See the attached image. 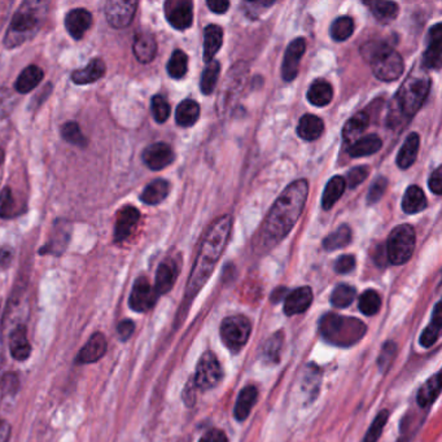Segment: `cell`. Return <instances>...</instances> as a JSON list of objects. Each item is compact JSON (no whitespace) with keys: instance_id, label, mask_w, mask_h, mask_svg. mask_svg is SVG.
Segmentation results:
<instances>
[{"instance_id":"6da1fadb","label":"cell","mask_w":442,"mask_h":442,"mask_svg":"<svg viewBox=\"0 0 442 442\" xmlns=\"http://www.w3.org/2000/svg\"><path fill=\"white\" fill-rule=\"evenodd\" d=\"M309 195L307 179L292 182L274 202L258 234L254 236V248L266 252L279 244L297 223ZM254 249V251H256Z\"/></svg>"},{"instance_id":"7a4b0ae2","label":"cell","mask_w":442,"mask_h":442,"mask_svg":"<svg viewBox=\"0 0 442 442\" xmlns=\"http://www.w3.org/2000/svg\"><path fill=\"white\" fill-rule=\"evenodd\" d=\"M231 230H233L231 216H222L209 227L200 245L199 253L191 271L190 279L187 283V289H186L187 302H190L196 297L201 288L207 284L217 262L225 252L226 245L228 243V239L231 235Z\"/></svg>"},{"instance_id":"3957f363","label":"cell","mask_w":442,"mask_h":442,"mask_svg":"<svg viewBox=\"0 0 442 442\" xmlns=\"http://www.w3.org/2000/svg\"><path fill=\"white\" fill-rule=\"evenodd\" d=\"M431 89V80L427 74L415 73L404 82L395 98V105L389 113V126H398L402 119H410L423 105Z\"/></svg>"},{"instance_id":"277c9868","label":"cell","mask_w":442,"mask_h":442,"mask_svg":"<svg viewBox=\"0 0 442 442\" xmlns=\"http://www.w3.org/2000/svg\"><path fill=\"white\" fill-rule=\"evenodd\" d=\"M48 4L45 1H25L16 10L4 38L7 48H16L27 43L43 27Z\"/></svg>"},{"instance_id":"5b68a950","label":"cell","mask_w":442,"mask_h":442,"mask_svg":"<svg viewBox=\"0 0 442 442\" xmlns=\"http://www.w3.org/2000/svg\"><path fill=\"white\" fill-rule=\"evenodd\" d=\"M319 331L327 343L349 348L361 341L367 332V327L357 318L330 313L321 319Z\"/></svg>"},{"instance_id":"8992f818","label":"cell","mask_w":442,"mask_h":442,"mask_svg":"<svg viewBox=\"0 0 442 442\" xmlns=\"http://www.w3.org/2000/svg\"><path fill=\"white\" fill-rule=\"evenodd\" d=\"M361 54L380 81H397L405 69L402 57L387 43L369 42L362 45Z\"/></svg>"},{"instance_id":"52a82bcc","label":"cell","mask_w":442,"mask_h":442,"mask_svg":"<svg viewBox=\"0 0 442 442\" xmlns=\"http://www.w3.org/2000/svg\"><path fill=\"white\" fill-rule=\"evenodd\" d=\"M415 230L413 226H397L389 235L387 243L388 261L396 266L406 263L415 249Z\"/></svg>"},{"instance_id":"ba28073f","label":"cell","mask_w":442,"mask_h":442,"mask_svg":"<svg viewBox=\"0 0 442 442\" xmlns=\"http://www.w3.org/2000/svg\"><path fill=\"white\" fill-rule=\"evenodd\" d=\"M252 332L251 321L244 316H227L221 325V336L231 351L242 349L248 343Z\"/></svg>"},{"instance_id":"9c48e42d","label":"cell","mask_w":442,"mask_h":442,"mask_svg":"<svg viewBox=\"0 0 442 442\" xmlns=\"http://www.w3.org/2000/svg\"><path fill=\"white\" fill-rule=\"evenodd\" d=\"M223 378V371L216 354L212 352L204 353L200 358L193 384L196 388L208 390L216 388Z\"/></svg>"},{"instance_id":"30bf717a","label":"cell","mask_w":442,"mask_h":442,"mask_svg":"<svg viewBox=\"0 0 442 442\" xmlns=\"http://www.w3.org/2000/svg\"><path fill=\"white\" fill-rule=\"evenodd\" d=\"M138 1L134 0H109L105 3V17L115 29L128 27L135 16Z\"/></svg>"},{"instance_id":"8fae6325","label":"cell","mask_w":442,"mask_h":442,"mask_svg":"<svg viewBox=\"0 0 442 442\" xmlns=\"http://www.w3.org/2000/svg\"><path fill=\"white\" fill-rule=\"evenodd\" d=\"M157 298L159 295L154 290V287L151 286L149 280L142 277L134 283V287L128 298V305L134 311L145 313L154 307Z\"/></svg>"},{"instance_id":"7c38bea8","label":"cell","mask_w":442,"mask_h":442,"mask_svg":"<svg viewBox=\"0 0 442 442\" xmlns=\"http://www.w3.org/2000/svg\"><path fill=\"white\" fill-rule=\"evenodd\" d=\"M169 24L177 30H187L193 22V4L190 0H170L165 3Z\"/></svg>"},{"instance_id":"4fadbf2b","label":"cell","mask_w":442,"mask_h":442,"mask_svg":"<svg viewBox=\"0 0 442 442\" xmlns=\"http://www.w3.org/2000/svg\"><path fill=\"white\" fill-rule=\"evenodd\" d=\"M307 42L304 38H297L289 43L281 65V77L286 82H292L297 77L301 59L305 54Z\"/></svg>"},{"instance_id":"5bb4252c","label":"cell","mask_w":442,"mask_h":442,"mask_svg":"<svg viewBox=\"0 0 442 442\" xmlns=\"http://www.w3.org/2000/svg\"><path fill=\"white\" fill-rule=\"evenodd\" d=\"M142 159L151 170L159 172L174 161V152L172 147L166 143H154L145 148Z\"/></svg>"},{"instance_id":"9a60e30c","label":"cell","mask_w":442,"mask_h":442,"mask_svg":"<svg viewBox=\"0 0 442 442\" xmlns=\"http://www.w3.org/2000/svg\"><path fill=\"white\" fill-rule=\"evenodd\" d=\"M140 213L134 207H125L118 212L117 222L115 227V240L117 243L125 242L134 233L139 223Z\"/></svg>"},{"instance_id":"2e32d148","label":"cell","mask_w":442,"mask_h":442,"mask_svg":"<svg viewBox=\"0 0 442 442\" xmlns=\"http://www.w3.org/2000/svg\"><path fill=\"white\" fill-rule=\"evenodd\" d=\"M313 302V290L310 287H300L292 290L284 300V313L288 316L307 311Z\"/></svg>"},{"instance_id":"e0dca14e","label":"cell","mask_w":442,"mask_h":442,"mask_svg":"<svg viewBox=\"0 0 442 442\" xmlns=\"http://www.w3.org/2000/svg\"><path fill=\"white\" fill-rule=\"evenodd\" d=\"M92 25V15L87 9H72L65 17V27L74 39H81Z\"/></svg>"},{"instance_id":"ac0fdd59","label":"cell","mask_w":442,"mask_h":442,"mask_svg":"<svg viewBox=\"0 0 442 442\" xmlns=\"http://www.w3.org/2000/svg\"><path fill=\"white\" fill-rule=\"evenodd\" d=\"M105 352H107V340L104 334L96 332L91 336L90 340L84 344V346L80 351L77 361L82 364L95 363L101 360V357L105 354Z\"/></svg>"},{"instance_id":"d6986e66","label":"cell","mask_w":442,"mask_h":442,"mask_svg":"<svg viewBox=\"0 0 442 442\" xmlns=\"http://www.w3.org/2000/svg\"><path fill=\"white\" fill-rule=\"evenodd\" d=\"M441 24H436L429 31V43L423 54V65L427 69H440L441 66Z\"/></svg>"},{"instance_id":"ffe728a7","label":"cell","mask_w":442,"mask_h":442,"mask_svg":"<svg viewBox=\"0 0 442 442\" xmlns=\"http://www.w3.org/2000/svg\"><path fill=\"white\" fill-rule=\"evenodd\" d=\"M133 50L139 63H152L157 54V42L151 33L140 31L134 38Z\"/></svg>"},{"instance_id":"44dd1931","label":"cell","mask_w":442,"mask_h":442,"mask_svg":"<svg viewBox=\"0 0 442 442\" xmlns=\"http://www.w3.org/2000/svg\"><path fill=\"white\" fill-rule=\"evenodd\" d=\"M9 352L16 361H27L31 354V344L27 339L25 325H17L9 336Z\"/></svg>"},{"instance_id":"7402d4cb","label":"cell","mask_w":442,"mask_h":442,"mask_svg":"<svg viewBox=\"0 0 442 442\" xmlns=\"http://www.w3.org/2000/svg\"><path fill=\"white\" fill-rule=\"evenodd\" d=\"M178 277V266L172 260H166L161 262L157 272H156V283H154V290L157 295H165L168 293L172 286L175 284V280Z\"/></svg>"},{"instance_id":"603a6c76","label":"cell","mask_w":442,"mask_h":442,"mask_svg":"<svg viewBox=\"0 0 442 442\" xmlns=\"http://www.w3.org/2000/svg\"><path fill=\"white\" fill-rule=\"evenodd\" d=\"M105 63L101 59H92L86 68L72 73V81L75 84H91L101 80L105 75Z\"/></svg>"},{"instance_id":"cb8c5ba5","label":"cell","mask_w":442,"mask_h":442,"mask_svg":"<svg viewBox=\"0 0 442 442\" xmlns=\"http://www.w3.org/2000/svg\"><path fill=\"white\" fill-rule=\"evenodd\" d=\"M223 43V30L218 25H208L204 30V61L208 64L214 60Z\"/></svg>"},{"instance_id":"d4e9b609","label":"cell","mask_w":442,"mask_h":442,"mask_svg":"<svg viewBox=\"0 0 442 442\" xmlns=\"http://www.w3.org/2000/svg\"><path fill=\"white\" fill-rule=\"evenodd\" d=\"M419 147H420V138L416 133L407 136L405 143L398 151L397 165L399 169L406 170L410 166H413V163H415L416 157H418Z\"/></svg>"},{"instance_id":"484cf974","label":"cell","mask_w":442,"mask_h":442,"mask_svg":"<svg viewBox=\"0 0 442 442\" xmlns=\"http://www.w3.org/2000/svg\"><path fill=\"white\" fill-rule=\"evenodd\" d=\"M257 397H258V390L253 385H248L240 392L234 410L235 418L239 422H243L249 416L257 401Z\"/></svg>"},{"instance_id":"4316f807","label":"cell","mask_w":442,"mask_h":442,"mask_svg":"<svg viewBox=\"0 0 442 442\" xmlns=\"http://www.w3.org/2000/svg\"><path fill=\"white\" fill-rule=\"evenodd\" d=\"M325 131V124L314 115H305L298 122L297 134L304 140L313 142L316 140Z\"/></svg>"},{"instance_id":"83f0119b","label":"cell","mask_w":442,"mask_h":442,"mask_svg":"<svg viewBox=\"0 0 442 442\" xmlns=\"http://www.w3.org/2000/svg\"><path fill=\"white\" fill-rule=\"evenodd\" d=\"M334 99V90L328 82L318 80L313 82L307 91V100L316 107H325Z\"/></svg>"},{"instance_id":"f1b7e54d","label":"cell","mask_w":442,"mask_h":442,"mask_svg":"<svg viewBox=\"0 0 442 442\" xmlns=\"http://www.w3.org/2000/svg\"><path fill=\"white\" fill-rule=\"evenodd\" d=\"M170 192V184L165 179L151 182L140 195V200L147 205H157L168 198Z\"/></svg>"},{"instance_id":"f546056e","label":"cell","mask_w":442,"mask_h":442,"mask_svg":"<svg viewBox=\"0 0 442 442\" xmlns=\"http://www.w3.org/2000/svg\"><path fill=\"white\" fill-rule=\"evenodd\" d=\"M383 142L379 136L372 134V135L363 136L361 139L355 140L351 147L348 154L353 159H358V157H366L371 154H376L381 148Z\"/></svg>"},{"instance_id":"4dcf8cb0","label":"cell","mask_w":442,"mask_h":442,"mask_svg":"<svg viewBox=\"0 0 442 442\" xmlns=\"http://www.w3.org/2000/svg\"><path fill=\"white\" fill-rule=\"evenodd\" d=\"M43 75H45V73L39 66H36V65L27 66L18 75L17 81H16V90L20 94H27V92L34 90L43 80Z\"/></svg>"},{"instance_id":"1f68e13d","label":"cell","mask_w":442,"mask_h":442,"mask_svg":"<svg viewBox=\"0 0 442 442\" xmlns=\"http://www.w3.org/2000/svg\"><path fill=\"white\" fill-rule=\"evenodd\" d=\"M427 208L425 192L419 186H410L402 199V210L406 214H416Z\"/></svg>"},{"instance_id":"d6a6232c","label":"cell","mask_w":442,"mask_h":442,"mask_svg":"<svg viewBox=\"0 0 442 442\" xmlns=\"http://www.w3.org/2000/svg\"><path fill=\"white\" fill-rule=\"evenodd\" d=\"M441 393V379L440 374H436L431 379L427 380L425 384L420 387L416 401L420 407H428L432 405L437 397Z\"/></svg>"},{"instance_id":"836d02e7","label":"cell","mask_w":442,"mask_h":442,"mask_svg":"<svg viewBox=\"0 0 442 442\" xmlns=\"http://www.w3.org/2000/svg\"><path fill=\"white\" fill-rule=\"evenodd\" d=\"M200 117V105L195 100H183L175 110V121L182 127L193 126Z\"/></svg>"},{"instance_id":"e575fe53","label":"cell","mask_w":442,"mask_h":442,"mask_svg":"<svg viewBox=\"0 0 442 442\" xmlns=\"http://www.w3.org/2000/svg\"><path fill=\"white\" fill-rule=\"evenodd\" d=\"M346 189L345 179L340 175H334L325 184L323 196H322V207L325 210H330L334 207L339 199L343 196L344 191Z\"/></svg>"},{"instance_id":"d590c367","label":"cell","mask_w":442,"mask_h":442,"mask_svg":"<svg viewBox=\"0 0 442 442\" xmlns=\"http://www.w3.org/2000/svg\"><path fill=\"white\" fill-rule=\"evenodd\" d=\"M370 125V116L366 112H360L353 116L344 126L343 135L345 142H353L361 135Z\"/></svg>"},{"instance_id":"8d00e7d4","label":"cell","mask_w":442,"mask_h":442,"mask_svg":"<svg viewBox=\"0 0 442 442\" xmlns=\"http://www.w3.org/2000/svg\"><path fill=\"white\" fill-rule=\"evenodd\" d=\"M352 243V228L348 225H341L337 230L328 235L323 240V248L328 252H334L336 249H341L344 246Z\"/></svg>"},{"instance_id":"74e56055","label":"cell","mask_w":442,"mask_h":442,"mask_svg":"<svg viewBox=\"0 0 442 442\" xmlns=\"http://www.w3.org/2000/svg\"><path fill=\"white\" fill-rule=\"evenodd\" d=\"M441 304L437 302L436 307H434L432 322L428 325V327L425 328L423 334L420 336V344L425 348H431L439 340L440 332H441Z\"/></svg>"},{"instance_id":"f35d334b","label":"cell","mask_w":442,"mask_h":442,"mask_svg":"<svg viewBox=\"0 0 442 442\" xmlns=\"http://www.w3.org/2000/svg\"><path fill=\"white\" fill-rule=\"evenodd\" d=\"M375 18L381 24H389L398 16V6L393 1H385V0H378V1H370L366 3Z\"/></svg>"},{"instance_id":"ab89813d","label":"cell","mask_w":442,"mask_h":442,"mask_svg":"<svg viewBox=\"0 0 442 442\" xmlns=\"http://www.w3.org/2000/svg\"><path fill=\"white\" fill-rule=\"evenodd\" d=\"M71 230L69 227H65V222H63L61 227L54 225V236L50 239L48 244L42 248L40 253H52V254H60L65 251L66 244L69 242Z\"/></svg>"},{"instance_id":"60d3db41","label":"cell","mask_w":442,"mask_h":442,"mask_svg":"<svg viewBox=\"0 0 442 442\" xmlns=\"http://www.w3.org/2000/svg\"><path fill=\"white\" fill-rule=\"evenodd\" d=\"M219 73H221V65L218 61L213 60L207 64L200 80V90L204 95H210L214 91L218 78H219Z\"/></svg>"},{"instance_id":"b9f144b4","label":"cell","mask_w":442,"mask_h":442,"mask_svg":"<svg viewBox=\"0 0 442 442\" xmlns=\"http://www.w3.org/2000/svg\"><path fill=\"white\" fill-rule=\"evenodd\" d=\"M189 71V56L182 50L174 51L168 63V73L174 80H181Z\"/></svg>"},{"instance_id":"7bdbcfd3","label":"cell","mask_w":442,"mask_h":442,"mask_svg":"<svg viewBox=\"0 0 442 442\" xmlns=\"http://www.w3.org/2000/svg\"><path fill=\"white\" fill-rule=\"evenodd\" d=\"M354 21L349 16L336 18L331 25V36L336 42H344L353 36Z\"/></svg>"},{"instance_id":"ee69618b","label":"cell","mask_w":442,"mask_h":442,"mask_svg":"<svg viewBox=\"0 0 442 442\" xmlns=\"http://www.w3.org/2000/svg\"><path fill=\"white\" fill-rule=\"evenodd\" d=\"M380 305H381V298H380L379 293L374 289H367L362 293L358 307L364 316H371L378 314Z\"/></svg>"},{"instance_id":"f6af8a7d","label":"cell","mask_w":442,"mask_h":442,"mask_svg":"<svg viewBox=\"0 0 442 442\" xmlns=\"http://www.w3.org/2000/svg\"><path fill=\"white\" fill-rule=\"evenodd\" d=\"M355 295H357V292L352 286L339 284L331 295V302L334 307L344 309V307H349L352 304L355 298Z\"/></svg>"},{"instance_id":"bcb514c9","label":"cell","mask_w":442,"mask_h":442,"mask_svg":"<svg viewBox=\"0 0 442 442\" xmlns=\"http://www.w3.org/2000/svg\"><path fill=\"white\" fill-rule=\"evenodd\" d=\"M61 135L65 142H68L69 145H77V147H86L87 145V139L83 135L81 127L77 122H66L61 127Z\"/></svg>"},{"instance_id":"7dc6e473","label":"cell","mask_w":442,"mask_h":442,"mask_svg":"<svg viewBox=\"0 0 442 442\" xmlns=\"http://www.w3.org/2000/svg\"><path fill=\"white\" fill-rule=\"evenodd\" d=\"M283 346V336L281 334H275L262 346V355L267 362L277 363L279 361L280 352Z\"/></svg>"},{"instance_id":"c3c4849f","label":"cell","mask_w":442,"mask_h":442,"mask_svg":"<svg viewBox=\"0 0 442 442\" xmlns=\"http://www.w3.org/2000/svg\"><path fill=\"white\" fill-rule=\"evenodd\" d=\"M151 110L154 115V121L159 124H163L170 117V104L168 100L163 98V95H156L151 101Z\"/></svg>"},{"instance_id":"681fc988","label":"cell","mask_w":442,"mask_h":442,"mask_svg":"<svg viewBox=\"0 0 442 442\" xmlns=\"http://www.w3.org/2000/svg\"><path fill=\"white\" fill-rule=\"evenodd\" d=\"M389 418L388 410H383L380 411L379 414L375 418V420L372 422L370 429L367 431V434L364 436L363 441L362 442H378L380 436L383 434V429L387 425Z\"/></svg>"},{"instance_id":"f907efd6","label":"cell","mask_w":442,"mask_h":442,"mask_svg":"<svg viewBox=\"0 0 442 442\" xmlns=\"http://www.w3.org/2000/svg\"><path fill=\"white\" fill-rule=\"evenodd\" d=\"M16 201L13 193L8 187H6L0 193V218L8 219L16 214Z\"/></svg>"},{"instance_id":"816d5d0a","label":"cell","mask_w":442,"mask_h":442,"mask_svg":"<svg viewBox=\"0 0 442 442\" xmlns=\"http://www.w3.org/2000/svg\"><path fill=\"white\" fill-rule=\"evenodd\" d=\"M387 187H388V179L384 178V177H380L376 181L374 182L369 193H367V204L369 205L376 204L383 198V195L385 193Z\"/></svg>"},{"instance_id":"f5cc1de1","label":"cell","mask_w":442,"mask_h":442,"mask_svg":"<svg viewBox=\"0 0 442 442\" xmlns=\"http://www.w3.org/2000/svg\"><path fill=\"white\" fill-rule=\"evenodd\" d=\"M370 169L367 166H357L348 172V177L345 179V186H348L349 189H355L357 186H360L361 183L367 179Z\"/></svg>"},{"instance_id":"db71d44e","label":"cell","mask_w":442,"mask_h":442,"mask_svg":"<svg viewBox=\"0 0 442 442\" xmlns=\"http://www.w3.org/2000/svg\"><path fill=\"white\" fill-rule=\"evenodd\" d=\"M396 353H397V345L396 344L393 343V341H388V343L384 344L379 355L380 370H388L389 366L392 364V362L396 357Z\"/></svg>"},{"instance_id":"11a10c76","label":"cell","mask_w":442,"mask_h":442,"mask_svg":"<svg viewBox=\"0 0 442 442\" xmlns=\"http://www.w3.org/2000/svg\"><path fill=\"white\" fill-rule=\"evenodd\" d=\"M15 96L7 89H0V119L7 117L15 107Z\"/></svg>"},{"instance_id":"9f6ffc18","label":"cell","mask_w":442,"mask_h":442,"mask_svg":"<svg viewBox=\"0 0 442 442\" xmlns=\"http://www.w3.org/2000/svg\"><path fill=\"white\" fill-rule=\"evenodd\" d=\"M355 267V257L352 254H344L334 263V271L337 274H349Z\"/></svg>"},{"instance_id":"6f0895ef","label":"cell","mask_w":442,"mask_h":442,"mask_svg":"<svg viewBox=\"0 0 442 442\" xmlns=\"http://www.w3.org/2000/svg\"><path fill=\"white\" fill-rule=\"evenodd\" d=\"M442 168L439 166L432 174H431V178L428 181L429 184V189L434 192V195L440 196L442 195Z\"/></svg>"},{"instance_id":"680465c9","label":"cell","mask_w":442,"mask_h":442,"mask_svg":"<svg viewBox=\"0 0 442 442\" xmlns=\"http://www.w3.org/2000/svg\"><path fill=\"white\" fill-rule=\"evenodd\" d=\"M134 330H135V325L130 319L122 321L117 327L118 334L121 336L122 340H127L131 334H134Z\"/></svg>"},{"instance_id":"91938a15","label":"cell","mask_w":442,"mask_h":442,"mask_svg":"<svg viewBox=\"0 0 442 442\" xmlns=\"http://www.w3.org/2000/svg\"><path fill=\"white\" fill-rule=\"evenodd\" d=\"M207 6L209 9L217 15H223L230 8V1L227 0H208Z\"/></svg>"},{"instance_id":"94428289","label":"cell","mask_w":442,"mask_h":442,"mask_svg":"<svg viewBox=\"0 0 442 442\" xmlns=\"http://www.w3.org/2000/svg\"><path fill=\"white\" fill-rule=\"evenodd\" d=\"M3 389L4 392H7L9 395H13L18 388L17 376L15 374H8L3 378Z\"/></svg>"},{"instance_id":"6125c7cd","label":"cell","mask_w":442,"mask_h":442,"mask_svg":"<svg viewBox=\"0 0 442 442\" xmlns=\"http://www.w3.org/2000/svg\"><path fill=\"white\" fill-rule=\"evenodd\" d=\"M199 442H227V436L221 429H212L204 434Z\"/></svg>"},{"instance_id":"be15d7a7","label":"cell","mask_w":442,"mask_h":442,"mask_svg":"<svg viewBox=\"0 0 442 442\" xmlns=\"http://www.w3.org/2000/svg\"><path fill=\"white\" fill-rule=\"evenodd\" d=\"M10 439V425L0 419V442H8Z\"/></svg>"},{"instance_id":"e7e4bbea","label":"cell","mask_w":442,"mask_h":442,"mask_svg":"<svg viewBox=\"0 0 442 442\" xmlns=\"http://www.w3.org/2000/svg\"><path fill=\"white\" fill-rule=\"evenodd\" d=\"M3 159H4V154H3V151L0 149V177H1V170H3Z\"/></svg>"}]
</instances>
